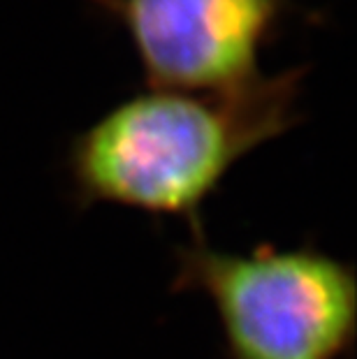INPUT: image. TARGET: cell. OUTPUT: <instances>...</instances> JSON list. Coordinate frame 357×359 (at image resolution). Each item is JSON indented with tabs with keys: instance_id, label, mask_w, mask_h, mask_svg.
Here are the masks:
<instances>
[{
	"instance_id": "6da1fadb",
	"label": "cell",
	"mask_w": 357,
	"mask_h": 359,
	"mask_svg": "<svg viewBox=\"0 0 357 359\" xmlns=\"http://www.w3.org/2000/svg\"><path fill=\"white\" fill-rule=\"evenodd\" d=\"M304 81L297 65L230 90H137L67 140V200L77 211L121 206L204 232V204L234 167L304 121Z\"/></svg>"
},
{
	"instance_id": "7a4b0ae2",
	"label": "cell",
	"mask_w": 357,
	"mask_h": 359,
	"mask_svg": "<svg viewBox=\"0 0 357 359\" xmlns=\"http://www.w3.org/2000/svg\"><path fill=\"white\" fill-rule=\"evenodd\" d=\"M170 290L211 304L225 359L355 357V264L314 241L227 250L191 234L172 248Z\"/></svg>"
},
{
	"instance_id": "3957f363",
	"label": "cell",
	"mask_w": 357,
	"mask_h": 359,
	"mask_svg": "<svg viewBox=\"0 0 357 359\" xmlns=\"http://www.w3.org/2000/svg\"><path fill=\"white\" fill-rule=\"evenodd\" d=\"M126 33L154 88L230 90L260 77V56L292 0H90Z\"/></svg>"
}]
</instances>
